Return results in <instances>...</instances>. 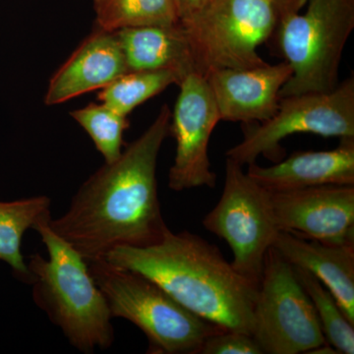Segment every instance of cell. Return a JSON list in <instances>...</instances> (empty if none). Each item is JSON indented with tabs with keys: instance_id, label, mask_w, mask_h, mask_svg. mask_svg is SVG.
Here are the masks:
<instances>
[{
	"instance_id": "6da1fadb",
	"label": "cell",
	"mask_w": 354,
	"mask_h": 354,
	"mask_svg": "<svg viewBox=\"0 0 354 354\" xmlns=\"http://www.w3.org/2000/svg\"><path fill=\"white\" fill-rule=\"evenodd\" d=\"M167 104L145 132L113 162H104L76 191L67 211L48 227L87 261L116 247H146L169 230L158 194V153L169 135Z\"/></svg>"
},
{
	"instance_id": "7a4b0ae2",
	"label": "cell",
	"mask_w": 354,
	"mask_h": 354,
	"mask_svg": "<svg viewBox=\"0 0 354 354\" xmlns=\"http://www.w3.org/2000/svg\"><path fill=\"white\" fill-rule=\"evenodd\" d=\"M109 262L155 281L183 306L223 329L252 335L257 288L218 246L188 230H167L146 247H116Z\"/></svg>"
},
{
	"instance_id": "3957f363",
	"label": "cell",
	"mask_w": 354,
	"mask_h": 354,
	"mask_svg": "<svg viewBox=\"0 0 354 354\" xmlns=\"http://www.w3.org/2000/svg\"><path fill=\"white\" fill-rule=\"evenodd\" d=\"M50 218L32 227L48 252V258L32 254L27 264L32 299L77 351L92 354L108 349L114 342L108 302L87 261L48 227Z\"/></svg>"
},
{
	"instance_id": "277c9868",
	"label": "cell",
	"mask_w": 354,
	"mask_h": 354,
	"mask_svg": "<svg viewBox=\"0 0 354 354\" xmlns=\"http://www.w3.org/2000/svg\"><path fill=\"white\" fill-rule=\"evenodd\" d=\"M88 265L113 318L138 327L148 339V353L199 354L209 337L225 330L189 311L139 272L104 258Z\"/></svg>"
},
{
	"instance_id": "5b68a950",
	"label": "cell",
	"mask_w": 354,
	"mask_h": 354,
	"mask_svg": "<svg viewBox=\"0 0 354 354\" xmlns=\"http://www.w3.org/2000/svg\"><path fill=\"white\" fill-rule=\"evenodd\" d=\"M304 14L279 21L274 34L292 75L279 97L327 93L339 85L346 44L354 29V0H307Z\"/></svg>"
},
{
	"instance_id": "8992f818",
	"label": "cell",
	"mask_w": 354,
	"mask_h": 354,
	"mask_svg": "<svg viewBox=\"0 0 354 354\" xmlns=\"http://www.w3.org/2000/svg\"><path fill=\"white\" fill-rule=\"evenodd\" d=\"M189 43L195 71L246 69L267 64L258 48L274 36L279 16L268 0H207L179 20Z\"/></svg>"
},
{
	"instance_id": "52a82bcc",
	"label": "cell",
	"mask_w": 354,
	"mask_h": 354,
	"mask_svg": "<svg viewBox=\"0 0 354 354\" xmlns=\"http://www.w3.org/2000/svg\"><path fill=\"white\" fill-rule=\"evenodd\" d=\"M203 225L227 242L234 255L232 267L259 285L266 256L279 232L271 191L253 180L243 165L227 158L223 193Z\"/></svg>"
},
{
	"instance_id": "ba28073f",
	"label": "cell",
	"mask_w": 354,
	"mask_h": 354,
	"mask_svg": "<svg viewBox=\"0 0 354 354\" xmlns=\"http://www.w3.org/2000/svg\"><path fill=\"white\" fill-rule=\"evenodd\" d=\"M245 127L243 140L225 153L243 167L260 156L281 160L285 153L281 141L297 133L354 138V78L349 77L330 92L281 97L271 118Z\"/></svg>"
},
{
	"instance_id": "9c48e42d",
	"label": "cell",
	"mask_w": 354,
	"mask_h": 354,
	"mask_svg": "<svg viewBox=\"0 0 354 354\" xmlns=\"http://www.w3.org/2000/svg\"><path fill=\"white\" fill-rule=\"evenodd\" d=\"M252 337L263 354L308 353L327 342L293 266L274 246L257 288Z\"/></svg>"
},
{
	"instance_id": "30bf717a",
	"label": "cell",
	"mask_w": 354,
	"mask_h": 354,
	"mask_svg": "<svg viewBox=\"0 0 354 354\" xmlns=\"http://www.w3.org/2000/svg\"><path fill=\"white\" fill-rule=\"evenodd\" d=\"M180 91L171 113L169 134L176 140L174 164L169 171V187L180 191L215 187L209 144L220 113L205 76L191 72L178 84Z\"/></svg>"
},
{
	"instance_id": "8fae6325",
	"label": "cell",
	"mask_w": 354,
	"mask_h": 354,
	"mask_svg": "<svg viewBox=\"0 0 354 354\" xmlns=\"http://www.w3.org/2000/svg\"><path fill=\"white\" fill-rule=\"evenodd\" d=\"M279 232L334 245H354V185L271 191Z\"/></svg>"
},
{
	"instance_id": "7c38bea8",
	"label": "cell",
	"mask_w": 354,
	"mask_h": 354,
	"mask_svg": "<svg viewBox=\"0 0 354 354\" xmlns=\"http://www.w3.org/2000/svg\"><path fill=\"white\" fill-rule=\"evenodd\" d=\"M292 75L288 62L246 69H213L205 75L221 121L260 123L279 109V93Z\"/></svg>"
},
{
	"instance_id": "4fadbf2b",
	"label": "cell",
	"mask_w": 354,
	"mask_h": 354,
	"mask_svg": "<svg viewBox=\"0 0 354 354\" xmlns=\"http://www.w3.org/2000/svg\"><path fill=\"white\" fill-rule=\"evenodd\" d=\"M128 72L115 32L95 28L51 77L44 102L55 106L106 88Z\"/></svg>"
},
{
	"instance_id": "5bb4252c",
	"label": "cell",
	"mask_w": 354,
	"mask_h": 354,
	"mask_svg": "<svg viewBox=\"0 0 354 354\" xmlns=\"http://www.w3.org/2000/svg\"><path fill=\"white\" fill-rule=\"evenodd\" d=\"M247 174L269 191H285L314 186L354 185V138H342L329 151L293 153L271 167L256 162Z\"/></svg>"
},
{
	"instance_id": "9a60e30c",
	"label": "cell",
	"mask_w": 354,
	"mask_h": 354,
	"mask_svg": "<svg viewBox=\"0 0 354 354\" xmlns=\"http://www.w3.org/2000/svg\"><path fill=\"white\" fill-rule=\"evenodd\" d=\"M274 247L291 265L318 279L354 325V245H334L279 232Z\"/></svg>"
},
{
	"instance_id": "2e32d148",
	"label": "cell",
	"mask_w": 354,
	"mask_h": 354,
	"mask_svg": "<svg viewBox=\"0 0 354 354\" xmlns=\"http://www.w3.org/2000/svg\"><path fill=\"white\" fill-rule=\"evenodd\" d=\"M128 72L172 69L183 77L195 71L189 43L180 23L127 28L115 32Z\"/></svg>"
},
{
	"instance_id": "e0dca14e",
	"label": "cell",
	"mask_w": 354,
	"mask_h": 354,
	"mask_svg": "<svg viewBox=\"0 0 354 354\" xmlns=\"http://www.w3.org/2000/svg\"><path fill=\"white\" fill-rule=\"evenodd\" d=\"M50 207V198L44 195L0 201V261L27 283H31V274L21 251L23 236L38 221L51 216Z\"/></svg>"
},
{
	"instance_id": "ac0fdd59",
	"label": "cell",
	"mask_w": 354,
	"mask_h": 354,
	"mask_svg": "<svg viewBox=\"0 0 354 354\" xmlns=\"http://www.w3.org/2000/svg\"><path fill=\"white\" fill-rule=\"evenodd\" d=\"M97 29L167 26L178 22L176 0H94Z\"/></svg>"
},
{
	"instance_id": "d6986e66",
	"label": "cell",
	"mask_w": 354,
	"mask_h": 354,
	"mask_svg": "<svg viewBox=\"0 0 354 354\" xmlns=\"http://www.w3.org/2000/svg\"><path fill=\"white\" fill-rule=\"evenodd\" d=\"M183 76L172 69L129 71L102 88L99 100L116 113L128 116L140 104L152 99Z\"/></svg>"
},
{
	"instance_id": "ffe728a7",
	"label": "cell",
	"mask_w": 354,
	"mask_h": 354,
	"mask_svg": "<svg viewBox=\"0 0 354 354\" xmlns=\"http://www.w3.org/2000/svg\"><path fill=\"white\" fill-rule=\"evenodd\" d=\"M293 269L314 305L326 342L339 353L353 354L354 325L344 315L334 295L306 270L295 266Z\"/></svg>"
},
{
	"instance_id": "44dd1931",
	"label": "cell",
	"mask_w": 354,
	"mask_h": 354,
	"mask_svg": "<svg viewBox=\"0 0 354 354\" xmlns=\"http://www.w3.org/2000/svg\"><path fill=\"white\" fill-rule=\"evenodd\" d=\"M70 115L83 127L101 153L104 162H113L123 151V135L129 127L127 116L116 113L106 104H88L71 111Z\"/></svg>"
},
{
	"instance_id": "7402d4cb",
	"label": "cell",
	"mask_w": 354,
	"mask_h": 354,
	"mask_svg": "<svg viewBox=\"0 0 354 354\" xmlns=\"http://www.w3.org/2000/svg\"><path fill=\"white\" fill-rule=\"evenodd\" d=\"M199 354H263L252 335L223 330L212 335L203 344Z\"/></svg>"
},
{
	"instance_id": "603a6c76",
	"label": "cell",
	"mask_w": 354,
	"mask_h": 354,
	"mask_svg": "<svg viewBox=\"0 0 354 354\" xmlns=\"http://www.w3.org/2000/svg\"><path fill=\"white\" fill-rule=\"evenodd\" d=\"M276 9L279 21L293 14L299 13L306 6L307 0H268Z\"/></svg>"
},
{
	"instance_id": "cb8c5ba5",
	"label": "cell",
	"mask_w": 354,
	"mask_h": 354,
	"mask_svg": "<svg viewBox=\"0 0 354 354\" xmlns=\"http://www.w3.org/2000/svg\"><path fill=\"white\" fill-rule=\"evenodd\" d=\"M207 0H176V12L178 19H184L204 6Z\"/></svg>"
}]
</instances>
